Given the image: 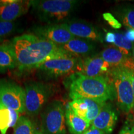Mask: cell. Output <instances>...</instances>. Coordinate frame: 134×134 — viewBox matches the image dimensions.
Wrapping results in <instances>:
<instances>
[{
	"instance_id": "cell-7",
	"label": "cell",
	"mask_w": 134,
	"mask_h": 134,
	"mask_svg": "<svg viewBox=\"0 0 134 134\" xmlns=\"http://www.w3.org/2000/svg\"><path fill=\"white\" fill-rule=\"evenodd\" d=\"M25 90L13 81L0 80V102L19 113L25 112Z\"/></svg>"
},
{
	"instance_id": "cell-23",
	"label": "cell",
	"mask_w": 134,
	"mask_h": 134,
	"mask_svg": "<svg viewBox=\"0 0 134 134\" xmlns=\"http://www.w3.org/2000/svg\"><path fill=\"white\" fill-rule=\"evenodd\" d=\"M16 29V24L14 22L0 21V42L13 34Z\"/></svg>"
},
{
	"instance_id": "cell-28",
	"label": "cell",
	"mask_w": 134,
	"mask_h": 134,
	"mask_svg": "<svg viewBox=\"0 0 134 134\" xmlns=\"http://www.w3.org/2000/svg\"><path fill=\"white\" fill-rule=\"evenodd\" d=\"M124 35L130 42L134 43V29H129L128 31L124 34Z\"/></svg>"
},
{
	"instance_id": "cell-14",
	"label": "cell",
	"mask_w": 134,
	"mask_h": 134,
	"mask_svg": "<svg viewBox=\"0 0 134 134\" xmlns=\"http://www.w3.org/2000/svg\"><path fill=\"white\" fill-rule=\"evenodd\" d=\"M118 120V114L110 103H106L100 110L91 125L104 132L110 134L114 130Z\"/></svg>"
},
{
	"instance_id": "cell-31",
	"label": "cell",
	"mask_w": 134,
	"mask_h": 134,
	"mask_svg": "<svg viewBox=\"0 0 134 134\" xmlns=\"http://www.w3.org/2000/svg\"><path fill=\"white\" fill-rule=\"evenodd\" d=\"M35 134H43V133H42L41 130H36V133H35Z\"/></svg>"
},
{
	"instance_id": "cell-20",
	"label": "cell",
	"mask_w": 134,
	"mask_h": 134,
	"mask_svg": "<svg viewBox=\"0 0 134 134\" xmlns=\"http://www.w3.org/2000/svg\"><path fill=\"white\" fill-rule=\"evenodd\" d=\"M12 109L6 108L0 102V133L6 134L12 125Z\"/></svg>"
},
{
	"instance_id": "cell-24",
	"label": "cell",
	"mask_w": 134,
	"mask_h": 134,
	"mask_svg": "<svg viewBox=\"0 0 134 134\" xmlns=\"http://www.w3.org/2000/svg\"><path fill=\"white\" fill-rule=\"evenodd\" d=\"M103 17L104 19L106 22H108L109 25L114 29H119L122 27L121 23H119V21H117L111 13H104L103 14Z\"/></svg>"
},
{
	"instance_id": "cell-21",
	"label": "cell",
	"mask_w": 134,
	"mask_h": 134,
	"mask_svg": "<svg viewBox=\"0 0 134 134\" xmlns=\"http://www.w3.org/2000/svg\"><path fill=\"white\" fill-rule=\"evenodd\" d=\"M36 128L28 117L21 116L14 127V134H35Z\"/></svg>"
},
{
	"instance_id": "cell-5",
	"label": "cell",
	"mask_w": 134,
	"mask_h": 134,
	"mask_svg": "<svg viewBox=\"0 0 134 134\" xmlns=\"http://www.w3.org/2000/svg\"><path fill=\"white\" fill-rule=\"evenodd\" d=\"M25 113L34 116L38 114L53 94L52 85L38 81H29L25 84Z\"/></svg>"
},
{
	"instance_id": "cell-15",
	"label": "cell",
	"mask_w": 134,
	"mask_h": 134,
	"mask_svg": "<svg viewBox=\"0 0 134 134\" xmlns=\"http://www.w3.org/2000/svg\"><path fill=\"white\" fill-rule=\"evenodd\" d=\"M103 59L113 68H123L134 71V60L114 46L105 48L100 53Z\"/></svg>"
},
{
	"instance_id": "cell-3",
	"label": "cell",
	"mask_w": 134,
	"mask_h": 134,
	"mask_svg": "<svg viewBox=\"0 0 134 134\" xmlns=\"http://www.w3.org/2000/svg\"><path fill=\"white\" fill-rule=\"evenodd\" d=\"M31 1V8L42 21L49 24L67 21L78 4L75 0H36Z\"/></svg>"
},
{
	"instance_id": "cell-6",
	"label": "cell",
	"mask_w": 134,
	"mask_h": 134,
	"mask_svg": "<svg viewBox=\"0 0 134 134\" xmlns=\"http://www.w3.org/2000/svg\"><path fill=\"white\" fill-rule=\"evenodd\" d=\"M41 131L43 134H66L65 108L63 103L53 100L41 114Z\"/></svg>"
},
{
	"instance_id": "cell-19",
	"label": "cell",
	"mask_w": 134,
	"mask_h": 134,
	"mask_svg": "<svg viewBox=\"0 0 134 134\" xmlns=\"http://www.w3.org/2000/svg\"><path fill=\"white\" fill-rule=\"evenodd\" d=\"M115 33V41L113 46L119 48L122 53L129 57H132V48L133 43L130 42L124 34Z\"/></svg>"
},
{
	"instance_id": "cell-17",
	"label": "cell",
	"mask_w": 134,
	"mask_h": 134,
	"mask_svg": "<svg viewBox=\"0 0 134 134\" xmlns=\"http://www.w3.org/2000/svg\"><path fill=\"white\" fill-rule=\"evenodd\" d=\"M66 125L71 134H83L90 128L91 124L77 115L68 105L65 108Z\"/></svg>"
},
{
	"instance_id": "cell-4",
	"label": "cell",
	"mask_w": 134,
	"mask_h": 134,
	"mask_svg": "<svg viewBox=\"0 0 134 134\" xmlns=\"http://www.w3.org/2000/svg\"><path fill=\"white\" fill-rule=\"evenodd\" d=\"M109 76L114 87L115 98L119 108L129 114L133 109L134 97L129 70L123 68H113Z\"/></svg>"
},
{
	"instance_id": "cell-30",
	"label": "cell",
	"mask_w": 134,
	"mask_h": 134,
	"mask_svg": "<svg viewBox=\"0 0 134 134\" xmlns=\"http://www.w3.org/2000/svg\"><path fill=\"white\" fill-rule=\"evenodd\" d=\"M132 58L134 60V43L133 45V48H132Z\"/></svg>"
},
{
	"instance_id": "cell-26",
	"label": "cell",
	"mask_w": 134,
	"mask_h": 134,
	"mask_svg": "<svg viewBox=\"0 0 134 134\" xmlns=\"http://www.w3.org/2000/svg\"><path fill=\"white\" fill-rule=\"evenodd\" d=\"M83 134H105L104 132L96 128L93 125H91L88 130H86Z\"/></svg>"
},
{
	"instance_id": "cell-25",
	"label": "cell",
	"mask_w": 134,
	"mask_h": 134,
	"mask_svg": "<svg viewBox=\"0 0 134 134\" xmlns=\"http://www.w3.org/2000/svg\"><path fill=\"white\" fill-rule=\"evenodd\" d=\"M119 134H134V125L133 122L130 121L125 122Z\"/></svg>"
},
{
	"instance_id": "cell-10",
	"label": "cell",
	"mask_w": 134,
	"mask_h": 134,
	"mask_svg": "<svg viewBox=\"0 0 134 134\" xmlns=\"http://www.w3.org/2000/svg\"><path fill=\"white\" fill-rule=\"evenodd\" d=\"M32 34L46 39L58 46L66 44L74 37L63 23L37 26L32 30Z\"/></svg>"
},
{
	"instance_id": "cell-13",
	"label": "cell",
	"mask_w": 134,
	"mask_h": 134,
	"mask_svg": "<svg viewBox=\"0 0 134 134\" xmlns=\"http://www.w3.org/2000/svg\"><path fill=\"white\" fill-rule=\"evenodd\" d=\"M31 8V1H0V21L14 22L27 12Z\"/></svg>"
},
{
	"instance_id": "cell-1",
	"label": "cell",
	"mask_w": 134,
	"mask_h": 134,
	"mask_svg": "<svg viewBox=\"0 0 134 134\" xmlns=\"http://www.w3.org/2000/svg\"><path fill=\"white\" fill-rule=\"evenodd\" d=\"M8 43L14 52L17 68L21 71L36 69L47 60L72 56L60 46L32 34L15 37Z\"/></svg>"
},
{
	"instance_id": "cell-29",
	"label": "cell",
	"mask_w": 134,
	"mask_h": 134,
	"mask_svg": "<svg viewBox=\"0 0 134 134\" xmlns=\"http://www.w3.org/2000/svg\"><path fill=\"white\" fill-rule=\"evenodd\" d=\"M129 76L132 81V88H133V97H134V71H132L129 70ZM133 110H134V105H133Z\"/></svg>"
},
{
	"instance_id": "cell-18",
	"label": "cell",
	"mask_w": 134,
	"mask_h": 134,
	"mask_svg": "<svg viewBox=\"0 0 134 134\" xmlns=\"http://www.w3.org/2000/svg\"><path fill=\"white\" fill-rule=\"evenodd\" d=\"M17 67L14 52L9 43L0 44V73Z\"/></svg>"
},
{
	"instance_id": "cell-16",
	"label": "cell",
	"mask_w": 134,
	"mask_h": 134,
	"mask_svg": "<svg viewBox=\"0 0 134 134\" xmlns=\"http://www.w3.org/2000/svg\"><path fill=\"white\" fill-rule=\"evenodd\" d=\"M60 47L72 56L77 58L88 57L96 48L93 42L78 37L72 38L66 44Z\"/></svg>"
},
{
	"instance_id": "cell-8",
	"label": "cell",
	"mask_w": 134,
	"mask_h": 134,
	"mask_svg": "<svg viewBox=\"0 0 134 134\" xmlns=\"http://www.w3.org/2000/svg\"><path fill=\"white\" fill-rule=\"evenodd\" d=\"M79 58L73 56L48 60L37 67L48 78H56L73 74L76 72Z\"/></svg>"
},
{
	"instance_id": "cell-32",
	"label": "cell",
	"mask_w": 134,
	"mask_h": 134,
	"mask_svg": "<svg viewBox=\"0 0 134 134\" xmlns=\"http://www.w3.org/2000/svg\"><path fill=\"white\" fill-rule=\"evenodd\" d=\"M133 125H134V121H133Z\"/></svg>"
},
{
	"instance_id": "cell-2",
	"label": "cell",
	"mask_w": 134,
	"mask_h": 134,
	"mask_svg": "<svg viewBox=\"0 0 134 134\" xmlns=\"http://www.w3.org/2000/svg\"><path fill=\"white\" fill-rule=\"evenodd\" d=\"M64 84L72 100L86 98L107 103L115 98L114 87L109 75L88 77L75 72L68 76Z\"/></svg>"
},
{
	"instance_id": "cell-11",
	"label": "cell",
	"mask_w": 134,
	"mask_h": 134,
	"mask_svg": "<svg viewBox=\"0 0 134 134\" xmlns=\"http://www.w3.org/2000/svg\"><path fill=\"white\" fill-rule=\"evenodd\" d=\"M105 103L90 99L80 98L72 100L68 105L77 115L91 124Z\"/></svg>"
},
{
	"instance_id": "cell-9",
	"label": "cell",
	"mask_w": 134,
	"mask_h": 134,
	"mask_svg": "<svg viewBox=\"0 0 134 134\" xmlns=\"http://www.w3.org/2000/svg\"><path fill=\"white\" fill-rule=\"evenodd\" d=\"M113 67L103 59L100 54L79 58L76 72L88 77L106 76Z\"/></svg>"
},
{
	"instance_id": "cell-12",
	"label": "cell",
	"mask_w": 134,
	"mask_h": 134,
	"mask_svg": "<svg viewBox=\"0 0 134 134\" xmlns=\"http://www.w3.org/2000/svg\"><path fill=\"white\" fill-rule=\"evenodd\" d=\"M63 24L75 37L92 42H103L101 33L96 27L90 23L81 21H67L63 23Z\"/></svg>"
},
{
	"instance_id": "cell-22",
	"label": "cell",
	"mask_w": 134,
	"mask_h": 134,
	"mask_svg": "<svg viewBox=\"0 0 134 134\" xmlns=\"http://www.w3.org/2000/svg\"><path fill=\"white\" fill-rule=\"evenodd\" d=\"M119 17L123 24L129 29H134V7L128 6L120 11Z\"/></svg>"
},
{
	"instance_id": "cell-27",
	"label": "cell",
	"mask_w": 134,
	"mask_h": 134,
	"mask_svg": "<svg viewBox=\"0 0 134 134\" xmlns=\"http://www.w3.org/2000/svg\"><path fill=\"white\" fill-rule=\"evenodd\" d=\"M104 40L106 42L113 44V43L115 41V33L112 32H107L105 36Z\"/></svg>"
}]
</instances>
